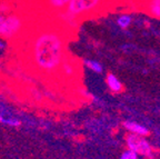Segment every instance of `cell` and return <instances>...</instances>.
<instances>
[{
    "instance_id": "obj_12",
    "label": "cell",
    "mask_w": 160,
    "mask_h": 159,
    "mask_svg": "<svg viewBox=\"0 0 160 159\" xmlns=\"http://www.w3.org/2000/svg\"><path fill=\"white\" fill-rule=\"evenodd\" d=\"M12 13V5L8 0H0V15H8Z\"/></svg>"
},
{
    "instance_id": "obj_5",
    "label": "cell",
    "mask_w": 160,
    "mask_h": 159,
    "mask_svg": "<svg viewBox=\"0 0 160 159\" xmlns=\"http://www.w3.org/2000/svg\"><path fill=\"white\" fill-rule=\"evenodd\" d=\"M122 126L125 127L129 134L138 135V136L142 137H147L150 134L149 128H147L145 125L139 124V122L133 121V120H126L122 122Z\"/></svg>"
},
{
    "instance_id": "obj_9",
    "label": "cell",
    "mask_w": 160,
    "mask_h": 159,
    "mask_svg": "<svg viewBox=\"0 0 160 159\" xmlns=\"http://www.w3.org/2000/svg\"><path fill=\"white\" fill-rule=\"evenodd\" d=\"M106 84H107L110 91L116 92V94L121 92L123 89L122 82L120 81L119 78L116 75H113V74H108L107 77H106Z\"/></svg>"
},
{
    "instance_id": "obj_7",
    "label": "cell",
    "mask_w": 160,
    "mask_h": 159,
    "mask_svg": "<svg viewBox=\"0 0 160 159\" xmlns=\"http://www.w3.org/2000/svg\"><path fill=\"white\" fill-rule=\"evenodd\" d=\"M43 1H45L46 8L55 15L65 11L68 3H70V0H43Z\"/></svg>"
},
{
    "instance_id": "obj_6",
    "label": "cell",
    "mask_w": 160,
    "mask_h": 159,
    "mask_svg": "<svg viewBox=\"0 0 160 159\" xmlns=\"http://www.w3.org/2000/svg\"><path fill=\"white\" fill-rule=\"evenodd\" d=\"M142 9L149 16L160 19V0H143Z\"/></svg>"
},
{
    "instance_id": "obj_14",
    "label": "cell",
    "mask_w": 160,
    "mask_h": 159,
    "mask_svg": "<svg viewBox=\"0 0 160 159\" xmlns=\"http://www.w3.org/2000/svg\"><path fill=\"white\" fill-rule=\"evenodd\" d=\"M7 40H5L3 38L0 37V51H3V50L7 49Z\"/></svg>"
},
{
    "instance_id": "obj_11",
    "label": "cell",
    "mask_w": 160,
    "mask_h": 159,
    "mask_svg": "<svg viewBox=\"0 0 160 159\" xmlns=\"http://www.w3.org/2000/svg\"><path fill=\"white\" fill-rule=\"evenodd\" d=\"M117 25L120 29H128L132 23V16L129 13H122V15L118 16L117 18Z\"/></svg>"
},
{
    "instance_id": "obj_15",
    "label": "cell",
    "mask_w": 160,
    "mask_h": 159,
    "mask_svg": "<svg viewBox=\"0 0 160 159\" xmlns=\"http://www.w3.org/2000/svg\"><path fill=\"white\" fill-rule=\"evenodd\" d=\"M3 20H5V16H3V15H0V31H1V28H2Z\"/></svg>"
},
{
    "instance_id": "obj_13",
    "label": "cell",
    "mask_w": 160,
    "mask_h": 159,
    "mask_svg": "<svg viewBox=\"0 0 160 159\" xmlns=\"http://www.w3.org/2000/svg\"><path fill=\"white\" fill-rule=\"evenodd\" d=\"M119 159H139V156H138L135 151H132V150H130L127 148L125 151H122V154L120 155Z\"/></svg>"
},
{
    "instance_id": "obj_8",
    "label": "cell",
    "mask_w": 160,
    "mask_h": 159,
    "mask_svg": "<svg viewBox=\"0 0 160 159\" xmlns=\"http://www.w3.org/2000/svg\"><path fill=\"white\" fill-rule=\"evenodd\" d=\"M77 72V68H76V64L72 62L69 59V57H67V59L63 61V64L61 65L59 70V75L61 77H66V78H71L76 75Z\"/></svg>"
},
{
    "instance_id": "obj_4",
    "label": "cell",
    "mask_w": 160,
    "mask_h": 159,
    "mask_svg": "<svg viewBox=\"0 0 160 159\" xmlns=\"http://www.w3.org/2000/svg\"><path fill=\"white\" fill-rule=\"evenodd\" d=\"M126 145L128 149L135 151L138 156H142L149 159H152L155 157L153 147L151 146L149 140L146 139V137L128 134L126 136Z\"/></svg>"
},
{
    "instance_id": "obj_10",
    "label": "cell",
    "mask_w": 160,
    "mask_h": 159,
    "mask_svg": "<svg viewBox=\"0 0 160 159\" xmlns=\"http://www.w3.org/2000/svg\"><path fill=\"white\" fill-rule=\"evenodd\" d=\"M82 65L89 70H91L95 74H102L103 72V66L100 64L98 60L95 59H83Z\"/></svg>"
},
{
    "instance_id": "obj_2",
    "label": "cell",
    "mask_w": 160,
    "mask_h": 159,
    "mask_svg": "<svg viewBox=\"0 0 160 159\" xmlns=\"http://www.w3.org/2000/svg\"><path fill=\"white\" fill-rule=\"evenodd\" d=\"M108 0H70L66 11L80 21L82 18L99 15L102 9H106Z\"/></svg>"
},
{
    "instance_id": "obj_1",
    "label": "cell",
    "mask_w": 160,
    "mask_h": 159,
    "mask_svg": "<svg viewBox=\"0 0 160 159\" xmlns=\"http://www.w3.org/2000/svg\"><path fill=\"white\" fill-rule=\"evenodd\" d=\"M29 64L35 71L46 77L59 75V70L68 57L67 36L63 27L43 26L30 35L27 44Z\"/></svg>"
},
{
    "instance_id": "obj_3",
    "label": "cell",
    "mask_w": 160,
    "mask_h": 159,
    "mask_svg": "<svg viewBox=\"0 0 160 159\" xmlns=\"http://www.w3.org/2000/svg\"><path fill=\"white\" fill-rule=\"evenodd\" d=\"M26 28V18L19 13H8L5 16L2 28L0 31V37L5 40H13L23 33Z\"/></svg>"
}]
</instances>
